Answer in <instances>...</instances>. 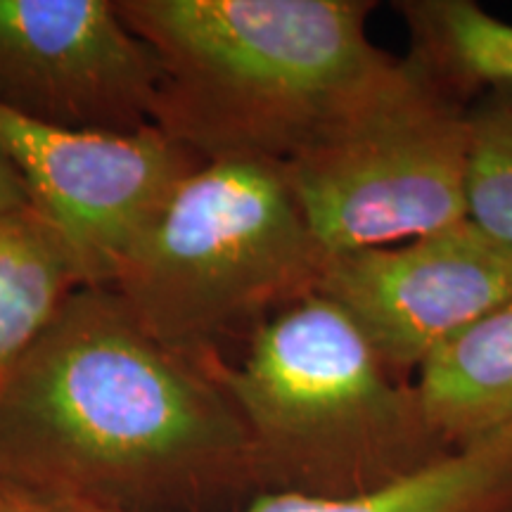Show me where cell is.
<instances>
[{"mask_svg":"<svg viewBox=\"0 0 512 512\" xmlns=\"http://www.w3.org/2000/svg\"><path fill=\"white\" fill-rule=\"evenodd\" d=\"M0 484L98 512H238L261 496L226 389L112 287H81L0 380Z\"/></svg>","mask_w":512,"mask_h":512,"instance_id":"1","label":"cell"},{"mask_svg":"<svg viewBox=\"0 0 512 512\" xmlns=\"http://www.w3.org/2000/svg\"><path fill=\"white\" fill-rule=\"evenodd\" d=\"M157 57L152 124L200 162L302 155L387 60L373 0H114Z\"/></svg>","mask_w":512,"mask_h":512,"instance_id":"2","label":"cell"},{"mask_svg":"<svg viewBox=\"0 0 512 512\" xmlns=\"http://www.w3.org/2000/svg\"><path fill=\"white\" fill-rule=\"evenodd\" d=\"M202 368L245 422L261 496L368 494L453 451L415 380L389 373L323 294L266 320L238 358Z\"/></svg>","mask_w":512,"mask_h":512,"instance_id":"3","label":"cell"},{"mask_svg":"<svg viewBox=\"0 0 512 512\" xmlns=\"http://www.w3.org/2000/svg\"><path fill=\"white\" fill-rule=\"evenodd\" d=\"M325 259L278 164L211 162L171 192L110 287L157 342L202 366L318 294Z\"/></svg>","mask_w":512,"mask_h":512,"instance_id":"4","label":"cell"},{"mask_svg":"<svg viewBox=\"0 0 512 512\" xmlns=\"http://www.w3.org/2000/svg\"><path fill=\"white\" fill-rule=\"evenodd\" d=\"M470 107L413 55H389L316 143L280 164L325 254L470 219Z\"/></svg>","mask_w":512,"mask_h":512,"instance_id":"5","label":"cell"},{"mask_svg":"<svg viewBox=\"0 0 512 512\" xmlns=\"http://www.w3.org/2000/svg\"><path fill=\"white\" fill-rule=\"evenodd\" d=\"M318 294L356 325L389 373L413 382L512 299V245L463 219L396 245L328 254Z\"/></svg>","mask_w":512,"mask_h":512,"instance_id":"6","label":"cell"},{"mask_svg":"<svg viewBox=\"0 0 512 512\" xmlns=\"http://www.w3.org/2000/svg\"><path fill=\"white\" fill-rule=\"evenodd\" d=\"M0 150L38 214L79 256L91 287H110L140 233L202 166L155 124L131 133L38 124L0 107Z\"/></svg>","mask_w":512,"mask_h":512,"instance_id":"7","label":"cell"},{"mask_svg":"<svg viewBox=\"0 0 512 512\" xmlns=\"http://www.w3.org/2000/svg\"><path fill=\"white\" fill-rule=\"evenodd\" d=\"M159 64L114 0H0V107L38 124L131 133L155 119Z\"/></svg>","mask_w":512,"mask_h":512,"instance_id":"8","label":"cell"},{"mask_svg":"<svg viewBox=\"0 0 512 512\" xmlns=\"http://www.w3.org/2000/svg\"><path fill=\"white\" fill-rule=\"evenodd\" d=\"M67 512H98L62 505ZM512 425L456 448L399 482L347 498L264 494L238 512H508Z\"/></svg>","mask_w":512,"mask_h":512,"instance_id":"9","label":"cell"},{"mask_svg":"<svg viewBox=\"0 0 512 512\" xmlns=\"http://www.w3.org/2000/svg\"><path fill=\"white\" fill-rule=\"evenodd\" d=\"M415 387L453 451L512 425V299L439 351Z\"/></svg>","mask_w":512,"mask_h":512,"instance_id":"10","label":"cell"},{"mask_svg":"<svg viewBox=\"0 0 512 512\" xmlns=\"http://www.w3.org/2000/svg\"><path fill=\"white\" fill-rule=\"evenodd\" d=\"M81 287L79 256L34 207L0 211V380Z\"/></svg>","mask_w":512,"mask_h":512,"instance_id":"11","label":"cell"},{"mask_svg":"<svg viewBox=\"0 0 512 512\" xmlns=\"http://www.w3.org/2000/svg\"><path fill=\"white\" fill-rule=\"evenodd\" d=\"M470 219L512 245V91L491 88L472 100Z\"/></svg>","mask_w":512,"mask_h":512,"instance_id":"12","label":"cell"},{"mask_svg":"<svg viewBox=\"0 0 512 512\" xmlns=\"http://www.w3.org/2000/svg\"><path fill=\"white\" fill-rule=\"evenodd\" d=\"M22 207H31L27 188H24L22 178L17 176L15 166L10 164V159L0 150V211H12Z\"/></svg>","mask_w":512,"mask_h":512,"instance_id":"13","label":"cell"},{"mask_svg":"<svg viewBox=\"0 0 512 512\" xmlns=\"http://www.w3.org/2000/svg\"><path fill=\"white\" fill-rule=\"evenodd\" d=\"M0 512H67L62 505L41 501L12 486L0 484Z\"/></svg>","mask_w":512,"mask_h":512,"instance_id":"14","label":"cell"},{"mask_svg":"<svg viewBox=\"0 0 512 512\" xmlns=\"http://www.w3.org/2000/svg\"><path fill=\"white\" fill-rule=\"evenodd\" d=\"M508 512H512V510H508Z\"/></svg>","mask_w":512,"mask_h":512,"instance_id":"15","label":"cell"}]
</instances>
